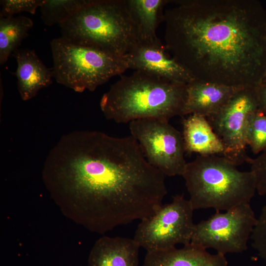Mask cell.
<instances>
[{"label": "cell", "mask_w": 266, "mask_h": 266, "mask_svg": "<svg viewBox=\"0 0 266 266\" xmlns=\"http://www.w3.org/2000/svg\"><path fill=\"white\" fill-rule=\"evenodd\" d=\"M44 173L82 200L89 225L99 232L149 217L167 193L166 176L148 162L132 135L69 133L49 152Z\"/></svg>", "instance_id": "6da1fadb"}, {"label": "cell", "mask_w": 266, "mask_h": 266, "mask_svg": "<svg viewBox=\"0 0 266 266\" xmlns=\"http://www.w3.org/2000/svg\"><path fill=\"white\" fill-rule=\"evenodd\" d=\"M165 47L195 80L256 88L266 72V12L256 0H178Z\"/></svg>", "instance_id": "7a4b0ae2"}, {"label": "cell", "mask_w": 266, "mask_h": 266, "mask_svg": "<svg viewBox=\"0 0 266 266\" xmlns=\"http://www.w3.org/2000/svg\"><path fill=\"white\" fill-rule=\"evenodd\" d=\"M187 96V84L136 70L112 84L100 107L106 118L118 123L148 118L169 121L183 116Z\"/></svg>", "instance_id": "3957f363"}, {"label": "cell", "mask_w": 266, "mask_h": 266, "mask_svg": "<svg viewBox=\"0 0 266 266\" xmlns=\"http://www.w3.org/2000/svg\"><path fill=\"white\" fill-rule=\"evenodd\" d=\"M59 26L62 37L119 57L139 42L124 0H89Z\"/></svg>", "instance_id": "277c9868"}, {"label": "cell", "mask_w": 266, "mask_h": 266, "mask_svg": "<svg viewBox=\"0 0 266 266\" xmlns=\"http://www.w3.org/2000/svg\"><path fill=\"white\" fill-rule=\"evenodd\" d=\"M193 208L227 211L249 203L256 189L252 172L242 171L224 156L200 155L182 175Z\"/></svg>", "instance_id": "5b68a950"}, {"label": "cell", "mask_w": 266, "mask_h": 266, "mask_svg": "<svg viewBox=\"0 0 266 266\" xmlns=\"http://www.w3.org/2000/svg\"><path fill=\"white\" fill-rule=\"evenodd\" d=\"M53 77L75 92L94 91L128 69L125 57L113 56L62 37L50 42Z\"/></svg>", "instance_id": "8992f818"}, {"label": "cell", "mask_w": 266, "mask_h": 266, "mask_svg": "<svg viewBox=\"0 0 266 266\" xmlns=\"http://www.w3.org/2000/svg\"><path fill=\"white\" fill-rule=\"evenodd\" d=\"M189 200L176 195L152 215L141 221L133 239L147 252L169 250L190 243L195 224Z\"/></svg>", "instance_id": "52a82bcc"}, {"label": "cell", "mask_w": 266, "mask_h": 266, "mask_svg": "<svg viewBox=\"0 0 266 266\" xmlns=\"http://www.w3.org/2000/svg\"><path fill=\"white\" fill-rule=\"evenodd\" d=\"M257 218L249 203L226 211H216L207 220L195 224L190 244L204 249L211 248L224 255L239 253L247 244Z\"/></svg>", "instance_id": "ba28073f"}, {"label": "cell", "mask_w": 266, "mask_h": 266, "mask_svg": "<svg viewBox=\"0 0 266 266\" xmlns=\"http://www.w3.org/2000/svg\"><path fill=\"white\" fill-rule=\"evenodd\" d=\"M145 157L165 176H182L187 162L182 134L168 121L148 118L129 123Z\"/></svg>", "instance_id": "9c48e42d"}, {"label": "cell", "mask_w": 266, "mask_h": 266, "mask_svg": "<svg viewBox=\"0 0 266 266\" xmlns=\"http://www.w3.org/2000/svg\"><path fill=\"white\" fill-rule=\"evenodd\" d=\"M258 109L255 88H242L206 118L223 144V156L236 166L249 157L246 151L247 128L251 116Z\"/></svg>", "instance_id": "30bf717a"}, {"label": "cell", "mask_w": 266, "mask_h": 266, "mask_svg": "<svg viewBox=\"0 0 266 266\" xmlns=\"http://www.w3.org/2000/svg\"><path fill=\"white\" fill-rule=\"evenodd\" d=\"M166 51L159 39L152 42H139L125 57L128 68L179 83L187 84L195 80Z\"/></svg>", "instance_id": "8fae6325"}, {"label": "cell", "mask_w": 266, "mask_h": 266, "mask_svg": "<svg viewBox=\"0 0 266 266\" xmlns=\"http://www.w3.org/2000/svg\"><path fill=\"white\" fill-rule=\"evenodd\" d=\"M240 89L194 80L187 84L183 116L194 114L207 118L217 112Z\"/></svg>", "instance_id": "7c38bea8"}, {"label": "cell", "mask_w": 266, "mask_h": 266, "mask_svg": "<svg viewBox=\"0 0 266 266\" xmlns=\"http://www.w3.org/2000/svg\"><path fill=\"white\" fill-rule=\"evenodd\" d=\"M12 55L17 64L14 74L17 79L18 91L23 100L32 99L40 89L51 84L52 70L43 64L34 50L17 49Z\"/></svg>", "instance_id": "4fadbf2b"}, {"label": "cell", "mask_w": 266, "mask_h": 266, "mask_svg": "<svg viewBox=\"0 0 266 266\" xmlns=\"http://www.w3.org/2000/svg\"><path fill=\"white\" fill-rule=\"evenodd\" d=\"M143 266H228L225 255L190 244L181 248L147 252Z\"/></svg>", "instance_id": "5bb4252c"}, {"label": "cell", "mask_w": 266, "mask_h": 266, "mask_svg": "<svg viewBox=\"0 0 266 266\" xmlns=\"http://www.w3.org/2000/svg\"><path fill=\"white\" fill-rule=\"evenodd\" d=\"M140 247L133 238H102L91 252L89 266H138Z\"/></svg>", "instance_id": "9a60e30c"}, {"label": "cell", "mask_w": 266, "mask_h": 266, "mask_svg": "<svg viewBox=\"0 0 266 266\" xmlns=\"http://www.w3.org/2000/svg\"><path fill=\"white\" fill-rule=\"evenodd\" d=\"M185 152L200 155L223 154V144L207 119L198 114H190L182 121Z\"/></svg>", "instance_id": "2e32d148"}, {"label": "cell", "mask_w": 266, "mask_h": 266, "mask_svg": "<svg viewBox=\"0 0 266 266\" xmlns=\"http://www.w3.org/2000/svg\"><path fill=\"white\" fill-rule=\"evenodd\" d=\"M136 28L139 42H152L159 38L156 31L164 21L165 6L169 0H124Z\"/></svg>", "instance_id": "e0dca14e"}, {"label": "cell", "mask_w": 266, "mask_h": 266, "mask_svg": "<svg viewBox=\"0 0 266 266\" xmlns=\"http://www.w3.org/2000/svg\"><path fill=\"white\" fill-rule=\"evenodd\" d=\"M33 21L24 16H0V64L5 63L10 55L18 49L33 27Z\"/></svg>", "instance_id": "ac0fdd59"}, {"label": "cell", "mask_w": 266, "mask_h": 266, "mask_svg": "<svg viewBox=\"0 0 266 266\" xmlns=\"http://www.w3.org/2000/svg\"><path fill=\"white\" fill-rule=\"evenodd\" d=\"M89 0H44L40 7L41 18L48 26L63 23L86 5Z\"/></svg>", "instance_id": "d6986e66"}, {"label": "cell", "mask_w": 266, "mask_h": 266, "mask_svg": "<svg viewBox=\"0 0 266 266\" xmlns=\"http://www.w3.org/2000/svg\"><path fill=\"white\" fill-rule=\"evenodd\" d=\"M246 140L254 154L266 150V115L259 108L249 119Z\"/></svg>", "instance_id": "ffe728a7"}, {"label": "cell", "mask_w": 266, "mask_h": 266, "mask_svg": "<svg viewBox=\"0 0 266 266\" xmlns=\"http://www.w3.org/2000/svg\"><path fill=\"white\" fill-rule=\"evenodd\" d=\"M250 239L252 246L266 265V205L257 218Z\"/></svg>", "instance_id": "44dd1931"}, {"label": "cell", "mask_w": 266, "mask_h": 266, "mask_svg": "<svg viewBox=\"0 0 266 266\" xmlns=\"http://www.w3.org/2000/svg\"><path fill=\"white\" fill-rule=\"evenodd\" d=\"M44 0H1L0 16H13L23 12L34 14L37 7H40Z\"/></svg>", "instance_id": "7402d4cb"}, {"label": "cell", "mask_w": 266, "mask_h": 266, "mask_svg": "<svg viewBox=\"0 0 266 266\" xmlns=\"http://www.w3.org/2000/svg\"><path fill=\"white\" fill-rule=\"evenodd\" d=\"M246 162L250 165V171L256 181L257 192L260 195H266V150L255 158L249 157Z\"/></svg>", "instance_id": "603a6c76"}, {"label": "cell", "mask_w": 266, "mask_h": 266, "mask_svg": "<svg viewBox=\"0 0 266 266\" xmlns=\"http://www.w3.org/2000/svg\"><path fill=\"white\" fill-rule=\"evenodd\" d=\"M258 108L266 115V81H263L255 88Z\"/></svg>", "instance_id": "cb8c5ba5"}, {"label": "cell", "mask_w": 266, "mask_h": 266, "mask_svg": "<svg viewBox=\"0 0 266 266\" xmlns=\"http://www.w3.org/2000/svg\"><path fill=\"white\" fill-rule=\"evenodd\" d=\"M266 81V74H265V77L264 78L263 81Z\"/></svg>", "instance_id": "d4e9b609"}]
</instances>
